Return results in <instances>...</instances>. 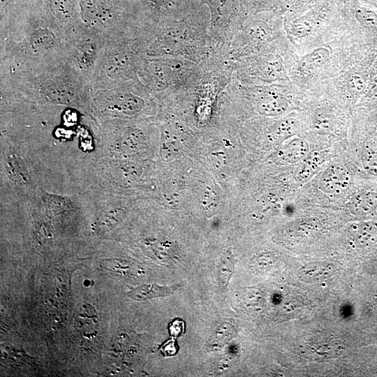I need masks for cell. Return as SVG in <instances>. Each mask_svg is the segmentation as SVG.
Instances as JSON below:
<instances>
[{
  "mask_svg": "<svg viewBox=\"0 0 377 377\" xmlns=\"http://www.w3.org/2000/svg\"><path fill=\"white\" fill-rule=\"evenodd\" d=\"M129 9L166 26L181 21L205 5L202 0H125Z\"/></svg>",
  "mask_w": 377,
  "mask_h": 377,
  "instance_id": "obj_1",
  "label": "cell"
},
{
  "mask_svg": "<svg viewBox=\"0 0 377 377\" xmlns=\"http://www.w3.org/2000/svg\"><path fill=\"white\" fill-rule=\"evenodd\" d=\"M210 15V30L225 45L232 39L239 18L238 0H202Z\"/></svg>",
  "mask_w": 377,
  "mask_h": 377,
  "instance_id": "obj_2",
  "label": "cell"
},
{
  "mask_svg": "<svg viewBox=\"0 0 377 377\" xmlns=\"http://www.w3.org/2000/svg\"><path fill=\"white\" fill-rule=\"evenodd\" d=\"M122 3L119 0H79L78 6L86 23L100 25L114 20L123 9Z\"/></svg>",
  "mask_w": 377,
  "mask_h": 377,
  "instance_id": "obj_3",
  "label": "cell"
},
{
  "mask_svg": "<svg viewBox=\"0 0 377 377\" xmlns=\"http://www.w3.org/2000/svg\"><path fill=\"white\" fill-rule=\"evenodd\" d=\"M252 73L263 82L285 81L288 80L282 58L275 54H268L259 58Z\"/></svg>",
  "mask_w": 377,
  "mask_h": 377,
  "instance_id": "obj_4",
  "label": "cell"
},
{
  "mask_svg": "<svg viewBox=\"0 0 377 377\" xmlns=\"http://www.w3.org/2000/svg\"><path fill=\"white\" fill-rule=\"evenodd\" d=\"M350 175L341 165L332 164L327 166L320 175L319 187L326 193L339 194L348 187Z\"/></svg>",
  "mask_w": 377,
  "mask_h": 377,
  "instance_id": "obj_5",
  "label": "cell"
},
{
  "mask_svg": "<svg viewBox=\"0 0 377 377\" xmlns=\"http://www.w3.org/2000/svg\"><path fill=\"white\" fill-rule=\"evenodd\" d=\"M288 108V101L280 93L266 90L258 96L257 112L264 116L275 117L283 114Z\"/></svg>",
  "mask_w": 377,
  "mask_h": 377,
  "instance_id": "obj_6",
  "label": "cell"
},
{
  "mask_svg": "<svg viewBox=\"0 0 377 377\" xmlns=\"http://www.w3.org/2000/svg\"><path fill=\"white\" fill-rule=\"evenodd\" d=\"M350 212L357 217H369L377 214V193L364 191L353 196L347 203Z\"/></svg>",
  "mask_w": 377,
  "mask_h": 377,
  "instance_id": "obj_7",
  "label": "cell"
},
{
  "mask_svg": "<svg viewBox=\"0 0 377 377\" xmlns=\"http://www.w3.org/2000/svg\"><path fill=\"white\" fill-rule=\"evenodd\" d=\"M348 235L357 246H371L377 242V223L370 221L354 223L349 227Z\"/></svg>",
  "mask_w": 377,
  "mask_h": 377,
  "instance_id": "obj_8",
  "label": "cell"
},
{
  "mask_svg": "<svg viewBox=\"0 0 377 377\" xmlns=\"http://www.w3.org/2000/svg\"><path fill=\"white\" fill-rule=\"evenodd\" d=\"M179 288V285L165 286L154 283L145 284L131 290L126 293V295L133 300L143 301L172 295Z\"/></svg>",
  "mask_w": 377,
  "mask_h": 377,
  "instance_id": "obj_9",
  "label": "cell"
},
{
  "mask_svg": "<svg viewBox=\"0 0 377 377\" xmlns=\"http://www.w3.org/2000/svg\"><path fill=\"white\" fill-rule=\"evenodd\" d=\"M334 272L332 264L325 263H311L302 267L299 272V279L306 283L322 281L330 277Z\"/></svg>",
  "mask_w": 377,
  "mask_h": 377,
  "instance_id": "obj_10",
  "label": "cell"
},
{
  "mask_svg": "<svg viewBox=\"0 0 377 377\" xmlns=\"http://www.w3.org/2000/svg\"><path fill=\"white\" fill-rule=\"evenodd\" d=\"M308 143L300 138L290 140L279 150V157L286 163L294 164L301 162L309 155Z\"/></svg>",
  "mask_w": 377,
  "mask_h": 377,
  "instance_id": "obj_11",
  "label": "cell"
},
{
  "mask_svg": "<svg viewBox=\"0 0 377 377\" xmlns=\"http://www.w3.org/2000/svg\"><path fill=\"white\" fill-rule=\"evenodd\" d=\"M330 59V52L326 47H318L302 56L298 61V67L304 71H311L323 67Z\"/></svg>",
  "mask_w": 377,
  "mask_h": 377,
  "instance_id": "obj_12",
  "label": "cell"
},
{
  "mask_svg": "<svg viewBox=\"0 0 377 377\" xmlns=\"http://www.w3.org/2000/svg\"><path fill=\"white\" fill-rule=\"evenodd\" d=\"M244 34L251 42L264 44L273 39L274 34L268 24L263 20H253L244 29Z\"/></svg>",
  "mask_w": 377,
  "mask_h": 377,
  "instance_id": "obj_13",
  "label": "cell"
},
{
  "mask_svg": "<svg viewBox=\"0 0 377 377\" xmlns=\"http://www.w3.org/2000/svg\"><path fill=\"white\" fill-rule=\"evenodd\" d=\"M300 130V121L295 118L287 117L281 119L273 126L270 137L273 140L281 142L295 135Z\"/></svg>",
  "mask_w": 377,
  "mask_h": 377,
  "instance_id": "obj_14",
  "label": "cell"
},
{
  "mask_svg": "<svg viewBox=\"0 0 377 377\" xmlns=\"http://www.w3.org/2000/svg\"><path fill=\"white\" fill-rule=\"evenodd\" d=\"M144 103V100L140 96L133 93L124 92L115 98L114 106L121 113L132 115L140 111Z\"/></svg>",
  "mask_w": 377,
  "mask_h": 377,
  "instance_id": "obj_15",
  "label": "cell"
},
{
  "mask_svg": "<svg viewBox=\"0 0 377 377\" xmlns=\"http://www.w3.org/2000/svg\"><path fill=\"white\" fill-rule=\"evenodd\" d=\"M324 156L319 153L308 155L301 161L295 173V178L300 182H305L310 179L324 163Z\"/></svg>",
  "mask_w": 377,
  "mask_h": 377,
  "instance_id": "obj_16",
  "label": "cell"
},
{
  "mask_svg": "<svg viewBox=\"0 0 377 377\" xmlns=\"http://www.w3.org/2000/svg\"><path fill=\"white\" fill-rule=\"evenodd\" d=\"M8 177L15 183L25 184L29 180L28 172L22 161L13 154H8L5 161Z\"/></svg>",
  "mask_w": 377,
  "mask_h": 377,
  "instance_id": "obj_17",
  "label": "cell"
},
{
  "mask_svg": "<svg viewBox=\"0 0 377 377\" xmlns=\"http://www.w3.org/2000/svg\"><path fill=\"white\" fill-rule=\"evenodd\" d=\"M235 335V330L230 323L220 325L209 339L207 346L210 350H218L224 346Z\"/></svg>",
  "mask_w": 377,
  "mask_h": 377,
  "instance_id": "obj_18",
  "label": "cell"
},
{
  "mask_svg": "<svg viewBox=\"0 0 377 377\" xmlns=\"http://www.w3.org/2000/svg\"><path fill=\"white\" fill-rule=\"evenodd\" d=\"M48 7L52 15L61 22L70 20L75 13L73 0H49Z\"/></svg>",
  "mask_w": 377,
  "mask_h": 377,
  "instance_id": "obj_19",
  "label": "cell"
},
{
  "mask_svg": "<svg viewBox=\"0 0 377 377\" xmlns=\"http://www.w3.org/2000/svg\"><path fill=\"white\" fill-rule=\"evenodd\" d=\"M132 62L126 54H119L112 58L108 68V73L113 77H126L133 70Z\"/></svg>",
  "mask_w": 377,
  "mask_h": 377,
  "instance_id": "obj_20",
  "label": "cell"
},
{
  "mask_svg": "<svg viewBox=\"0 0 377 377\" xmlns=\"http://www.w3.org/2000/svg\"><path fill=\"white\" fill-rule=\"evenodd\" d=\"M30 43L35 50H47L54 45L55 37L49 29L38 28L32 34Z\"/></svg>",
  "mask_w": 377,
  "mask_h": 377,
  "instance_id": "obj_21",
  "label": "cell"
},
{
  "mask_svg": "<svg viewBox=\"0 0 377 377\" xmlns=\"http://www.w3.org/2000/svg\"><path fill=\"white\" fill-rule=\"evenodd\" d=\"M143 133L138 128H129L121 136L119 145L124 151H133L138 148L143 142Z\"/></svg>",
  "mask_w": 377,
  "mask_h": 377,
  "instance_id": "obj_22",
  "label": "cell"
},
{
  "mask_svg": "<svg viewBox=\"0 0 377 377\" xmlns=\"http://www.w3.org/2000/svg\"><path fill=\"white\" fill-rule=\"evenodd\" d=\"M235 260L232 255L226 254L221 260L218 269L219 283L221 288L226 289L234 272Z\"/></svg>",
  "mask_w": 377,
  "mask_h": 377,
  "instance_id": "obj_23",
  "label": "cell"
},
{
  "mask_svg": "<svg viewBox=\"0 0 377 377\" xmlns=\"http://www.w3.org/2000/svg\"><path fill=\"white\" fill-rule=\"evenodd\" d=\"M47 98L52 102L62 104L70 103L73 97L72 91L62 84H52L47 89Z\"/></svg>",
  "mask_w": 377,
  "mask_h": 377,
  "instance_id": "obj_24",
  "label": "cell"
},
{
  "mask_svg": "<svg viewBox=\"0 0 377 377\" xmlns=\"http://www.w3.org/2000/svg\"><path fill=\"white\" fill-rule=\"evenodd\" d=\"M313 20L307 16H302L296 19L291 25L293 35L297 38H304L309 36L314 29Z\"/></svg>",
  "mask_w": 377,
  "mask_h": 377,
  "instance_id": "obj_25",
  "label": "cell"
},
{
  "mask_svg": "<svg viewBox=\"0 0 377 377\" xmlns=\"http://www.w3.org/2000/svg\"><path fill=\"white\" fill-rule=\"evenodd\" d=\"M362 162L369 172L377 175V140L367 144L362 154Z\"/></svg>",
  "mask_w": 377,
  "mask_h": 377,
  "instance_id": "obj_26",
  "label": "cell"
},
{
  "mask_svg": "<svg viewBox=\"0 0 377 377\" xmlns=\"http://www.w3.org/2000/svg\"><path fill=\"white\" fill-rule=\"evenodd\" d=\"M95 46L92 43H87L79 47L77 58L79 63L84 66L91 65L95 57Z\"/></svg>",
  "mask_w": 377,
  "mask_h": 377,
  "instance_id": "obj_27",
  "label": "cell"
},
{
  "mask_svg": "<svg viewBox=\"0 0 377 377\" xmlns=\"http://www.w3.org/2000/svg\"><path fill=\"white\" fill-rule=\"evenodd\" d=\"M124 216L121 209H114L103 212L98 219L101 226L110 227L119 223Z\"/></svg>",
  "mask_w": 377,
  "mask_h": 377,
  "instance_id": "obj_28",
  "label": "cell"
},
{
  "mask_svg": "<svg viewBox=\"0 0 377 377\" xmlns=\"http://www.w3.org/2000/svg\"><path fill=\"white\" fill-rule=\"evenodd\" d=\"M356 17L363 25L370 29L377 28V17L374 13L360 9L356 13Z\"/></svg>",
  "mask_w": 377,
  "mask_h": 377,
  "instance_id": "obj_29",
  "label": "cell"
},
{
  "mask_svg": "<svg viewBox=\"0 0 377 377\" xmlns=\"http://www.w3.org/2000/svg\"><path fill=\"white\" fill-rule=\"evenodd\" d=\"M365 80L360 74L352 75L348 80V88L353 94H359L365 88Z\"/></svg>",
  "mask_w": 377,
  "mask_h": 377,
  "instance_id": "obj_30",
  "label": "cell"
},
{
  "mask_svg": "<svg viewBox=\"0 0 377 377\" xmlns=\"http://www.w3.org/2000/svg\"><path fill=\"white\" fill-rule=\"evenodd\" d=\"M184 323L179 319H175L169 325V332L172 337H179L183 334Z\"/></svg>",
  "mask_w": 377,
  "mask_h": 377,
  "instance_id": "obj_31",
  "label": "cell"
},
{
  "mask_svg": "<svg viewBox=\"0 0 377 377\" xmlns=\"http://www.w3.org/2000/svg\"><path fill=\"white\" fill-rule=\"evenodd\" d=\"M161 351L165 356H172L176 354L177 348L175 340L170 339L163 346Z\"/></svg>",
  "mask_w": 377,
  "mask_h": 377,
  "instance_id": "obj_32",
  "label": "cell"
},
{
  "mask_svg": "<svg viewBox=\"0 0 377 377\" xmlns=\"http://www.w3.org/2000/svg\"><path fill=\"white\" fill-rule=\"evenodd\" d=\"M316 121L317 125H323L325 126L324 125L328 124L330 117L327 116L323 110L320 112H318L316 115Z\"/></svg>",
  "mask_w": 377,
  "mask_h": 377,
  "instance_id": "obj_33",
  "label": "cell"
}]
</instances>
